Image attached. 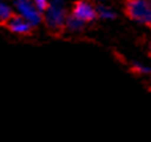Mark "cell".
<instances>
[{"instance_id":"obj_7","label":"cell","mask_w":151,"mask_h":142,"mask_svg":"<svg viewBox=\"0 0 151 142\" xmlns=\"http://www.w3.org/2000/svg\"><path fill=\"white\" fill-rule=\"evenodd\" d=\"M15 9L9 4H7L4 0H0V25L4 27L15 16Z\"/></svg>"},{"instance_id":"obj_6","label":"cell","mask_w":151,"mask_h":142,"mask_svg":"<svg viewBox=\"0 0 151 142\" xmlns=\"http://www.w3.org/2000/svg\"><path fill=\"white\" fill-rule=\"evenodd\" d=\"M97 7V15H98V19L101 20H115L118 17L117 11L113 7L105 4V3H99V4H96Z\"/></svg>"},{"instance_id":"obj_4","label":"cell","mask_w":151,"mask_h":142,"mask_svg":"<svg viewBox=\"0 0 151 142\" xmlns=\"http://www.w3.org/2000/svg\"><path fill=\"white\" fill-rule=\"evenodd\" d=\"M69 12L74 17L83 21L85 24H90V23H94L96 20H98L97 7L90 0H76Z\"/></svg>"},{"instance_id":"obj_3","label":"cell","mask_w":151,"mask_h":142,"mask_svg":"<svg viewBox=\"0 0 151 142\" xmlns=\"http://www.w3.org/2000/svg\"><path fill=\"white\" fill-rule=\"evenodd\" d=\"M16 13L24 17L32 27H37L42 23V12H40L31 0H13Z\"/></svg>"},{"instance_id":"obj_11","label":"cell","mask_w":151,"mask_h":142,"mask_svg":"<svg viewBox=\"0 0 151 142\" xmlns=\"http://www.w3.org/2000/svg\"><path fill=\"white\" fill-rule=\"evenodd\" d=\"M91 3H94V4H99V3H104L105 0H90Z\"/></svg>"},{"instance_id":"obj_8","label":"cell","mask_w":151,"mask_h":142,"mask_svg":"<svg viewBox=\"0 0 151 142\" xmlns=\"http://www.w3.org/2000/svg\"><path fill=\"white\" fill-rule=\"evenodd\" d=\"M88 24H85L83 21H81L80 19L74 17L70 12H69V16L66 19V24H65V31L68 32H81L86 28Z\"/></svg>"},{"instance_id":"obj_12","label":"cell","mask_w":151,"mask_h":142,"mask_svg":"<svg viewBox=\"0 0 151 142\" xmlns=\"http://www.w3.org/2000/svg\"><path fill=\"white\" fill-rule=\"evenodd\" d=\"M149 50H150V52H151V41L149 43Z\"/></svg>"},{"instance_id":"obj_5","label":"cell","mask_w":151,"mask_h":142,"mask_svg":"<svg viewBox=\"0 0 151 142\" xmlns=\"http://www.w3.org/2000/svg\"><path fill=\"white\" fill-rule=\"evenodd\" d=\"M4 27L9 32H12V33H15V35H19V36H31L32 32H33V27L24 17L17 15V13H15V16H13Z\"/></svg>"},{"instance_id":"obj_2","label":"cell","mask_w":151,"mask_h":142,"mask_svg":"<svg viewBox=\"0 0 151 142\" xmlns=\"http://www.w3.org/2000/svg\"><path fill=\"white\" fill-rule=\"evenodd\" d=\"M125 15L134 23L151 28V0H127Z\"/></svg>"},{"instance_id":"obj_1","label":"cell","mask_w":151,"mask_h":142,"mask_svg":"<svg viewBox=\"0 0 151 142\" xmlns=\"http://www.w3.org/2000/svg\"><path fill=\"white\" fill-rule=\"evenodd\" d=\"M69 9L65 0H50L48 8L42 13V23L53 35H60L65 31Z\"/></svg>"},{"instance_id":"obj_13","label":"cell","mask_w":151,"mask_h":142,"mask_svg":"<svg viewBox=\"0 0 151 142\" xmlns=\"http://www.w3.org/2000/svg\"><path fill=\"white\" fill-rule=\"evenodd\" d=\"M125 1H127V0H125Z\"/></svg>"},{"instance_id":"obj_9","label":"cell","mask_w":151,"mask_h":142,"mask_svg":"<svg viewBox=\"0 0 151 142\" xmlns=\"http://www.w3.org/2000/svg\"><path fill=\"white\" fill-rule=\"evenodd\" d=\"M131 71L141 76H151V66L139 63V61H134L131 64Z\"/></svg>"},{"instance_id":"obj_10","label":"cell","mask_w":151,"mask_h":142,"mask_svg":"<svg viewBox=\"0 0 151 142\" xmlns=\"http://www.w3.org/2000/svg\"><path fill=\"white\" fill-rule=\"evenodd\" d=\"M32 3H33L35 5H36V8L40 11V12L44 13V11L48 8V5H49L50 0H31Z\"/></svg>"}]
</instances>
